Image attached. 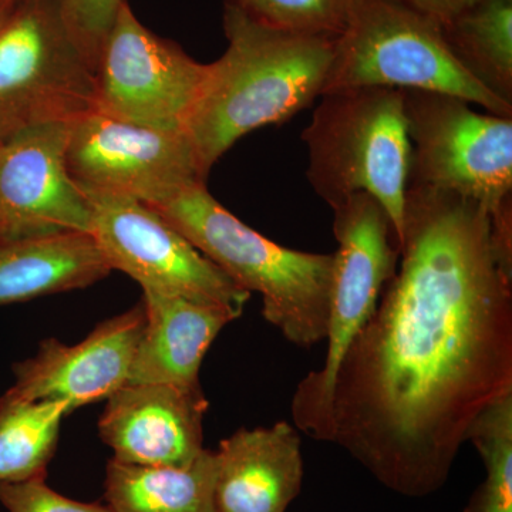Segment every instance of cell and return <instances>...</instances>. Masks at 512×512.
Returning <instances> with one entry per match:
<instances>
[{"instance_id":"cell-10","label":"cell","mask_w":512,"mask_h":512,"mask_svg":"<svg viewBox=\"0 0 512 512\" xmlns=\"http://www.w3.org/2000/svg\"><path fill=\"white\" fill-rule=\"evenodd\" d=\"M67 171L84 194H109L157 207L207 184L187 134L138 126L93 110L70 124Z\"/></svg>"},{"instance_id":"cell-9","label":"cell","mask_w":512,"mask_h":512,"mask_svg":"<svg viewBox=\"0 0 512 512\" xmlns=\"http://www.w3.org/2000/svg\"><path fill=\"white\" fill-rule=\"evenodd\" d=\"M92 235L111 271L143 291L224 306L242 315L251 293L239 288L150 205L109 194H86Z\"/></svg>"},{"instance_id":"cell-14","label":"cell","mask_w":512,"mask_h":512,"mask_svg":"<svg viewBox=\"0 0 512 512\" xmlns=\"http://www.w3.org/2000/svg\"><path fill=\"white\" fill-rule=\"evenodd\" d=\"M106 400L99 433L113 450V460L187 467L205 450L204 417L210 403L201 386L126 383Z\"/></svg>"},{"instance_id":"cell-4","label":"cell","mask_w":512,"mask_h":512,"mask_svg":"<svg viewBox=\"0 0 512 512\" xmlns=\"http://www.w3.org/2000/svg\"><path fill=\"white\" fill-rule=\"evenodd\" d=\"M302 140L313 191L330 208L356 194L375 198L399 245L412 167L402 90L359 87L322 94Z\"/></svg>"},{"instance_id":"cell-5","label":"cell","mask_w":512,"mask_h":512,"mask_svg":"<svg viewBox=\"0 0 512 512\" xmlns=\"http://www.w3.org/2000/svg\"><path fill=\"white\" fill-rule=\"evenodd\" d=\"M359 87L451 94L512 117V104L458 62L440 23L400 0H350L323 94Z\"/></svg>"},{"instance_id":"cell-12","label":"cell","mask_w":512,"mask_h":512,"mask_svg":"<svg viewBox=\"0 0 512 512\" xmlns=\"http://www.w3.org/2000/svg\"><path fill=\"white\" fill-rule=\"evenodd\" d=\"M70 124L26 128L0 143V224L6 238L92 234V208L66 164Z\"/></svg>"},{"instance_id":"cell-19","label":"cell","mask_w":512,"mask_h":512,"mask_svg":"<svg viewBox=\"0 0 512 512\" xmlns=\"http://www.w3.org/2000/svg\"><path fill=\"white\" fill-rule=\"evenodd\" d=\"M441 28L464 69L512 104V0H476Z\"/></svg>"},{"instance_id":"cell-3","label":"cell","mask_w":512,"mask_h":512,"mask_svg":"<svg viewBox=\"0 0 512 512\" xmlns=\"http://www.w3.org/2000/svg\"><path fill=\"white\" fill-rule=\"evenodd\" d=\"M154 208L239 288L262 296V315L298 348L328 335L335 255L282 247L239 221L195 184Z\"/></svg>"},{"instance_id":"cell-20","label":"cell","mask_w":512,"mask_h":512,"mask_svg":"<svg viewBox=\"0 0 512 512\" xmlns=\"http://www.w3.org/2000/svg\"><path fill=\"white\" fill-rule=\"evenodd\" d=\"M66 402H8L0 399V484L46 476L70 414Z\"/></svg>"},{"instance_id":"cell-18","label":"cell","mask_w":512,"mask_h":512,"mask_svg":"<svg viewBox=\"0 0 512 512\" xmlns=\"http://www.w3.org/2000/svg\"><path fill=\"white\" fill-rule=\"evenodd\" d=\"M217 458L207 450L187 467L131 466L110 460L104 498L113 512H218Z\"/></svg>"},{"instance_id":"cell-23","label":"cell","mask_w":512,"mask_h":512,"mask_svg":"<svg viewBox=\"0 0 512 512\" xmlns=\"http://www.w3.org/2000/svg\"><path fill=\"white\" fill-rule=\"evenodd\" d=\"M64 25L90 69L96 72L101 49L127 0H59Z\"/></svg>"},{"instance_id":"cell-22","label":"cell","mask_w":512,"mask_h":512,"mask_svg":"<svg viewBox=\"0 0 512 512\" xmlns=\"http://www.w3.org/2000/svg\"><path fill=\"white\" fill-rule=\"evenodd\" d=\"M251 18L272 28L338 36L350 0H234Z\"/></svg>"},{"instance_id":"cell-25","label":"cell","mask_w":512,"mask_h":512,"mask_svg":"<svg viewBox=\"0 0 512 512\" xmlns=\"http://www.w3.org/2000/svg\"><path fill=\"white\" fill-rule=\"evenodd\" d=\"M400 2L436 20L441 26H446L460 13L470 8L476 0H400Z\"/></svg>"},{"instance_id":"cell-6","label":"cell","mask_w":512,"mask_h":512,"mask_svg":"<svg viewBox=\"0 0 512 512\" xmlns=\"http://www.w3.org/2000/svg\"><path fill=\"white\" fill-rule=\"evenodd\" d=\"M412 143L409 185L461 195L493 224L512 221V117L451 94L402 90Z\"/></svg>"},{"instance_id":"cell-1","label":"cell","mask_w":512,"mask_h":512,"mask_svg":"<svg viewBox=\"0 0 512 512\" xmlns=\"http://www.w3.org/2000/svg\"><path fill=\"white\" fill-rule=\"evenodd\" d=\"M512 392V266L478 202L409 185L399 262L350 342L322 440L393 493L441 490L471 424Z\"/></svg>"},{"instance_id":"cell-26","label":"cell","mask_w":512,"mask_h":512,"mask_svg":"<svg viewBox=\"0 0 512 512\" xmlns=\"http://www.w3.org/2000/svg\"><path fill=\"white\" fill-rule=\"evenodd\" d=\"M18 0H0V29L5 25Z\"/></svg>"},{"instance_id":"cell-11","label":"cell","mask_w":512,"mask_h":512,"mask_svg":"<svg viewBox=\"0 0 512 512\" xmlns=\"http://www.w3.org/2000/svg\"><path fill=\"white\" fill-rule=\"evenodd\" d=\"M205 74L207 64L151 32L127 0L94 72V110L138 126L184 131Z\"/></svg>"},{"instance_id":"cell-13","label":"cell","mask_w":512,"mask_h":512,"mask_svg":"<svg viewBox=\"0 0 512 512\" xmlns=\"http://www.w3.org/2000/svg\"><path fill=\"white\" fill-rule=\"evenodd\" d=\"M146 325L141 301L104 320L77 345L43 340L35 356L13 366L15 384L8 402H66L70 412L109 399L128 382L131 363Z\"/></svg>"},{"instance_id":"cell-16","label":"cell","mask_w":512,"mask_h":512,"mask_svg":"<svg viewBox=\"0 0 512 512\" xmlns=\"http://www.w3.org/2000/svg\"><path fill=\"white\" fill-rule=\"evenodd\" d=\"M146 325L127 383L197 387L202 360L239 313L167 293L143 291Z\"/></svg>"},{"instance_id":"cell-21","label":"cell","mask_w":512,"mask_h":512,"mask_svg":"<svg viewBox=\"0 0 512 512\" xmlns=\"http://www.w3.org/2000/svg\"><path fill=\"white\" fill-rule=\"evenodd\" d=\"M467 441L483 460L485 478L464 512H512V392L481 412Z\"/></svg>"},{"instance_id":"cell-8","label":"cell","mask_w":512,"mask_h":512,"mask_svg":"<svg viewBox=\"0 0 512 512\" xmlns=\"http://www.w3.org/2000/svg\"><path fill=\"white\" fill-rule=\"evenodd\" d=\"M96 77L67 32L59 0H18L0 29V143L94 110Z\"/></svg>"},{"instance_id":"cell-17","label":"cell","mask_w":512,"mask_h":512,"mask_svg":"<svg viewBox=\"0 0 512 512\" xmlns=\"http://www.w3.org/2000/svg\"><path fill=\"white\" fill-rule=\"evenodd\" d=\"M111 272L92 234L0 239V306L97 284Z\"/></svg>"},{"instance_id":"cell-24","label":"cell","mask_w":512,"mask_h":512,"mask_svg":"<svg viewBox=\"0 0 512 512\" xmlns=\"http://www.w3.org/2000/svg\"><path fill=\"white\" fill-rule=\"evenodd\" d=\"M0 504L8 512H113L104 505L63 497L46 484V476L22 483L0 484Z\"/></svg>"},{"instance_id":"cell-27","label":"cell","mask_w":512,"mask_h":512,"mask_svg":"<svg viewBox=\"0 0 512 512\" xmlns=\"http://www.w3.org/2000/svg\"><path fill=\"white\" fill-rule=\"evenodd\" d=\"M6 238L5 237V231H3L2 224H0V239Z\"/></svg>"},{"instance_id":"cell-2","label":"cell","mask_w":512,"mask_h":512,"mask_svg":"<svg viewBox=\"0 0 512 512\" xmlns=\"http://www.w3.org/2000/svg\"><path fill=\"white\" fill-rule=\"evenodd\" d=\"M228 47L207 74L184 133L202 173L251 131L279 126L325 92L336 36L272 28L225 0Z\"/></svg>"},{"instance_id":"cell-7","label":"cell","mask_w":512,"mask_h":512,"mask_svg":"<svg viewBox=\"0 0 512 512\" xmlns=\"http://www.w3.org/2000/svg\"><path fill=\"white\" fill-rule=\"evenodd\" d=\"M332 211L338 249L333 252L335 269L325 339L328 350L322 367L299 382L291 402L293 426L318 441L328 419L340 360L375 311L380 293L399 262L392 221L375 198L352 195Z\"/></svg>"},{"instance_id":"cell-15","label":"cell","mask_w":512,"mask_h":512,"mask_svg":"<svg viewBox=\"0 0 512 512\" xmlns=\"http://www.w3.org/2000/svg\"><path fill=\"white\" fill-rule=\"evenodd\" d=\"M302 441L288 421L241 429L215 451L218 512H286L301 494Z\"/></svg>"}]
</instances>
